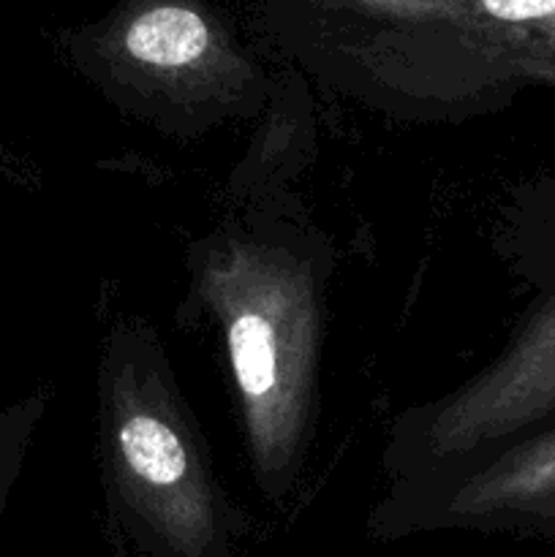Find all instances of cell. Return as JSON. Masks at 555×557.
Here are the masks:
<instances>
[{
    "instance_id": "obj_1",
    "label": "cell",
    "mask_w": 555,
    "mask_h": 557,
    "mask_svg": "<svg viewBox=\"0 0 555 557\" xmlns=\"http://www.w3.org/2000/svg\"><path fill=\"white\" fill-rule=\"evenodd\" d=\"M330 239L278 212H243L188 250V305L218 324L254 484L297 487L319 417Z\"/></svg>"
},
{
    "instance_id": "obj_2",
    "label": "cell",
    "mask_w": 555,
    "mask_h": 557,
    "mask_svg": "<svg viewBox=\"0 0 555 557\" xmlns=\"http://www.w3.org/2000/svg\"><path fill=\"white\" fill-rule=\"evenodd\" d=\"M98 462L112 520L152 557H237L229 500L150 321L125 315L98 359Z\"/></svg>"
},
{
    "instance_id": "obj_3",
    "label": "cell",
    "mask_w": 555,
    "mask_h": 557,
    "mask_svg": "<svg viewBox=\"0 0 555 557\" xmlns=\"http://www.w3.org/2000/svg\"><path fill=\"white\" fill-rule=\"evenodd\" d=\"M239 9L303 74L400 117H466L520 90L488 58L460 0H239Z\"/></svg>"
},
{
    "instance_id": "obj_4",
    "label": "cell",
    "mask_w": 555,
    "mask_h": 557,
    "mask_svg": "<svg viewBox=\"0 0 555 557\" xmlns=\"http://www.w3.org/2000/svg\"><path fill=\"white\" fill-rule=\"evenodd\" d=\"M501 243L531 302L479 373L395 419L384 446L392 482L555 422V174L511 196Z\"/></svg>"
},
{
    "instance_id": "obj_5",
    "label": "cell",
    "mask_w": 555,
    "mask_h": 557,
    "mask_svg": "<svg viewBox=\"0 0 555 557\" xmlns=\"http://www.w3.org/2000/svg\"><path fill=\"white\" fill-rule=\"evenodd\" d=\"M69 52L103 96L169 128L248 117L272 96L259 54L212 0H114L71 33Z\"/></svg>"
},
{
    "instance_id": "obj_6",
    "label": "cell",
    "mask_w": 555,
    "mask_h": 557,
    "mask_svg": "<svg viewBox=\"0 0 555 557\" xmlns=\"http://www.w3.org/2000/svg\"><path fill=\"white\" fill-rule=\"evenodd\" d=\"M381 533L471 528L555 542V422L433 471L395 479L373 515Z\"/></svg>"
},
{
    "instance_id": "obj_7",
    "label": "cell",
    "mask_w": 555,
    "mask_h": 557,
    "mask_svg": "<svg viewBox=\"0 0 555 557\" xmlns=\"http://www.w3.org/2000/svg\"><path fill=\"white\" fill-rule=\"evenodd\" d=\"M495 69L517 87H555V0H460Z\"/></svg>"
},
{
    "instance_id": "obj_8",
    "label": "cell",
    "mask_w": 555,
    "mask_h": 557,
    "mask_svg": "<svg viewBox=\"0 0 555 557\" xmlns=\"http://www.w3.org/2000/svg\"><path fill=\"white\" fill-rule=\"evenodd\" d=\"M14 484H16V466L14 460H11L9 451L0 446V509H3V504L9 500V493Z\"/></svg>"
}]
</instances>
